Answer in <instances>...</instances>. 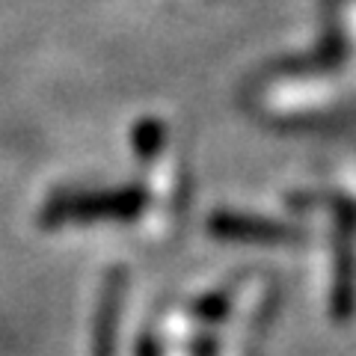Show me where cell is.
I'll return each mask as SVG.
<instances>
[{"mask_svg": "<svg viewBox=\"0 0 356 356\" xmlns=\"http://www.w3.org/2000/svg\"><path fill=\"white\" fill-rule=\"evenodd\" d=\"M146 205V193L140 187H125L113 193H83V196H57L44 205V222L57 226L65 220H131Z\"/></svg>", "mask_w": 356, "mask_h": 356, "instance_id": "1", "label": "cell"}, {"mask_svg": "<svg viewBox=\"0 0 356 356\" xmlns=\"http://www.w3.org/2000/svg\"><path fill=\"white\" fill-rule=\"evenodd\" d=\"M350 226H353V214L348 208L339 214V276H336V297H332V309L336 318H348L350 306H353V285H350V273H353V252H350Z\"/></svg>", "mask_w": 356, "mask_h": 356, "instance_id": "3", "label": "cell"}, {"mask_svg": "<svg viewBox=\"0 0 356 356\" xmlns=\"http://www.w3.org/2000/svg\"><path fill=\"white\" fill-rule=\"evenodd\" d=\"M161 140H163V128L152 119L140 122L137 131H134V146H137V152L143 158H152V154L161 149Z\"/></svg>", "mask_w": 356, "mask_h": 356, "instance_id": "5", "label": "cell"}, {"mask_svg": "<svg viewBox=\"0 0 356 356\" xmlns=\"http://www.w3.org/2000/svg\"><path fill=\"white\" fill-rule=\"evenodd\" d=\"M205 309H199V312H202V315H208V318H220L222 315V306H226V300H222V297H211V300H205V303H202Z\"/></svg>", "mask_w": 356, "mask_h": 356, "instance_id": "6", "label": "cell"}, {"mask_svg": "<svg viewBox=\"0 0 356 356\" xmlns=\"http://www.w3.org/2000/svg\"><path fill=\"white\" fill-rule=\"evenodd\" d=\"M122 273H110L104 285L102 306H98V321H95V356H110L113 353V327L119 318V300H122Z\"/></svg>", "mask_w": 356, "mask_h": 356, "instance_id": "4", "label": "cell"}, {"mask_svg": "<svg viewBox=\"0 0 356 356\" xmlns=\"http://www.w3.org/2000/svg\"><path fill=\"white\" fill-rule=\"evenodd\" d=\"M140 356H158V353H154V344L152 341H143L140 344Z\"/></svg>", "mask_w": 356, "mask_h": 356, "instance_id": "7", "label": "cell"}, {"mask_svg": "<svg viewBox=\"0 0 356 356\" xmlns=\"http://www.w3.org/2000/svg\"><path fill=\"white\" fill-rule=\"evenodd\" d=\"M211 232L220 238L232 241H261V243H276V241H291L297 232L280 226L270 220H255V217H238V214H217L211 217Z\"/></svg>", "mask_w": 356, "mask_h": 356, "instance_id": "2", "label": "cell"}]
</instances>
